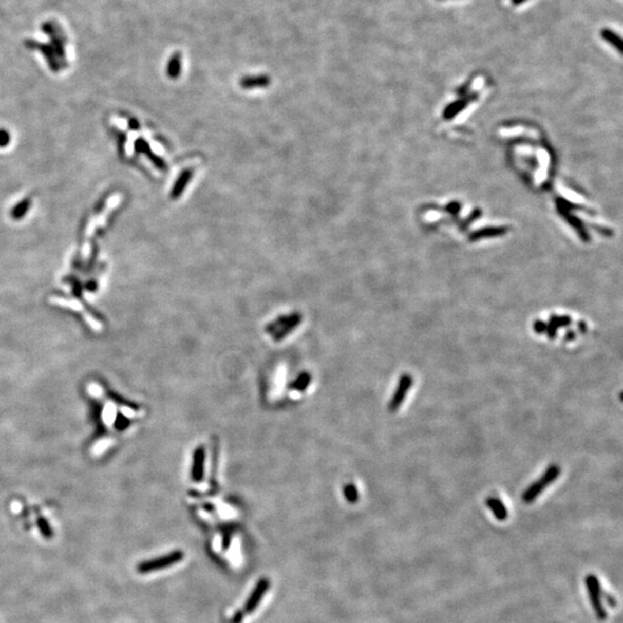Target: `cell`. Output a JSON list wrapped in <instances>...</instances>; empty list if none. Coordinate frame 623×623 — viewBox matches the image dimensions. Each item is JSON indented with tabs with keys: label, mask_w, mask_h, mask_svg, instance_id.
Returning a JSON list of instances; mask_svg holds the SVG:
<instances>
[{
	"label": "cell",
	"mask_w": 623,
	"mask_h": 623,
	"mask_svg": "<svg viewBox=\"0 0 623 623\" xmlns=\"http://www.w3.org/2000/svg\"><path fill=\"white\" fill-rule=\"evenodd\" d=\"M560 472H561V468L559 465L552 464L548 466L547 470L545 471V473L542 475L540 479L533 482V484L528 486L526 490L524 492V494L522 496L524 502L525 503L533 502V501H535L538 496L542 493V490H544L548 485H551L552 482L560 476Z\"/></svg>",
	"instance_id": "6da1fadb"
},
{
	"label": "cell",
	"mask_w": 623,
	"mask_h": 623,
	"mask_svg": "<svg viewBox=\"0 0 623 623\" xmlns=\"http://www.w3.org/2000/svg\"><path fill=\"white\" fill-rule=\"evenodd\" d=\"M576 338V332L574 330H568L564 334V341H574Z\"/></svg>",
	"instance_id": "ffe728a7"
},
{
	"label": "cell",
	"mask_w": 623,
	"mask_h": 623,
	"mask_svg": "<svg viewBox=\"0 0 623 623\" xmlns=\"http://www.w3.org/2000/svg\"><path fill=\"white\" fill-rule=\"evenodd\" d=\"M269 587H270L269 579H267V578H261L259 582H257L256 587L252 591L250 598L247 599L245 606H243V613L250 614V613L256 610V607H257V605H259V602L261 601L262 597H263L265 593L268 591Z\"/></svg>",
	"instance_id": "5b68a950"
},
{
	"label": "cell",
	"mask_w": 623,
	"mask_h": 623,
	"mask_svg": "<svg viewBox=\"0 0 623 623\" xmlns=\"http://www.w3.org/2000/svg\"><path fill=\"white\" fill-rule=\"evenodd\" d=\"M270 83V80L268 77L266 75H259V77H247L243 78L241 80V87L246 88V89H252V88H257V87H267Z\"/></svg>",
	"instance_id": "ba28073f"
},
{
	"label": "cell",
	"mask_w": 623,
	"mask_h": 623,
	"mask_svg": "<svg viewBox=\"0 0 623 623\" xmlns=\"http://www.w3.org/2000/svg\"><path fill=\"white\" fill-rule=\"evenodd\" d=\"M194 176V168L190 167V168H185L184 171H182L179 177H178L177 181L175 182V185H173V188L171 192V198L173 200H176L179 198V196L182 194V192L185 191L186 186L188 185V182L192 180V178Z\"/></svg>",
	"instance_id": "8992f818"
},
{
	"label": "cell",
	"mask_w": 623,
	"mask_h": 623,
	"mask_svg": "<svg viewBox=\"0 0 623 623\" xmlns=\"http://www.w3.org/2000/svg\"><path fill=\"white\" fill-rule=\"evenodd\" d=\"M486 504H487V507L492 510V513L494 514V516L498 518L499 521H504V519H507L508 510L500 499L488 498L486 500Z\"/></svg>",
	"instance_id": "52a82bcc"
},
{
	"label": "cell",
	"mask_w": 623,
	"mask_h": 623,
	"mask_svg": "<svg viewBox=\"0 0 623 623\" xmlns=\"http://www.w3.org/2000/svg\"><path fill=\"white\" fill-rule=\"evenodd\" d=\"M585 585H587V588H588L590 601H591V605H592L594 613H596V616L600 621L606 620L607 612L605 610V607H603V605H602L601 585H600V583H599V579L597 576L592 575V574L588 575L587 577H585Z\"/></svg>",
	"instance_id": "3957f363"
},
{
	"label": "cell",
	"mask_w": 623,
	"mask_h": 623,
	"mask_svg": "<svg viewBox=\"0 0 623 623\" xmlns=\"http://www.w3.org/2000/svg\"><path fill=\"white\" fill-rule=\"evenodd\" d=\"M182 559H184V552L175 551L172 553H168L166 555L156 557V559L154 560L141 562V563L138 565V573L148 574L154 573V571L157 570L165 569L167 567H171L178 563V562H180Z\"/></svg>",
	"instance_id": "7a4b0ae2"
},
{
	"label": "cell",
	"mask_w": 623,
	"mask_h": 623,
	"mask_svg": "<svg viewBox=\"0 0 623 623\" xmlns=\"http://www.w3.org/2000/svg\"><path fill=\"white\" fill-rule=\"evenodd\" d=\"M600 35L608 44H611L613 48H615L619 52H622V41L619 35L615 34V32L611 29H601Z\"/></svg>",
	"instance_id": "9c48e42d"
},
{
	"label": "cell",
	"mask_w": 623,
	"mask_h": 623,
	"mask_svg": "<svg viewBox=\"0 0 623 623\" xmlns=\"http://www.w3.org/2000/svg\"><path fill=\"white\" fill-rule=\"evenodd\" d=\"M525 2H527V0H512V3L515 5V6H518V5H521Z\"/></svg>",
	"instance_id": "7402d4cb"
},
{
	"label": "cell",
	"mask_w": 623,
	"mask_h": 623,
	"mask_svg": "<svg viewBox=\"0 0 623 623\" xmlns=\"http://www.w3.org/2000/svg\"><path fill=\"white\" fill-rule=\"evenodd\" d=\"M601 594H603V598H605L606 602H607L608 605H610L611 607H615V606H616V600H615L614 596H612V594H610V593H608V592L603 591L602 589H601Z\"/></svg>",
	"instance_id": "e0dca14e"
},
{
	"label": "cell",
	"mask_w": 623,
	"mask_h": 623,
	"mask_svg": "<svg viewBox=\"0 0 623 623\" xmlns=\"http://www.w3.org/2000/svg\"><path fill=\"white\" fill-rule=\"evenodd\" d=\"M412 383H413V379H412V376L409 375V374H404V375L401 376L400 381H398L397 389L389 403L390 412H396L398 407L402 405V403L405 400L407 391H409V389L412 387Z\"/></svg>",
	"instance_id": "277c9868"
},
{
	"label": "cell",
	"mask_w": 623,
	"mask_h": 623,
	"mask_svg": "<svg viewBox=\"0 0 623 623\" xmlns=\"http://www.w3.org/2000/svg\"><path fill=\"white\" fill-rule=\"evenodd\" d=\"M545 332H546V334H547L548 338L554 339L555 337H556V334H557V329H556V328H555L554 326H552L551 323H547V326H546V331H545Z\"/></svg>",
	"instance_id": "ac0fdd59"
},
{
	"label": "cell",
	"mask_w": 623,
	"mask_h": 623,
	"mask_svg": "<svg viewBox=\"0 0 623 623\" xmlns=\"http://www.w3.org/2000/svg\"><path fill=\"white\" fill-rule=\"evenodd\" d=\"M40 526H41V530H42L41 532L43 533V535H44L46 538L52 537V530H51L50 526L48 525V524L45 523V521H42V523L40 522Z\"/></svg>",
	"instance_id": "2e32d148"
},
{
	"label": "cell",
	"mask_w": 623,
	"mask_h": 623,
	"mask_svg": "<svg viewBox=\"0 0 623 623\" xmlns=\"http://www.w3.org/2000/svg\"><path fill=\"white\" fill-rule=\"evenodd\" d=\"M546 326L547 323L541 321V320H537L535 323H533V329L537 332V334H544L546 331Z\"/></svg>",
	"instance_id": "9a60e30c"
},
{
	"label": "cell",
	"mask_w": 623,
	"mask_h": 623,
	"mask_svg": "<svg viewBox=\"0 0 623 623\" xmlns=\"http://www.w3.org/2000/svg\"><path fill=\"white\" fill-rule=\"evenodd\" d=\"M29 205H30V200L27 199L25 201H21V202L13 209V212H12L13 218H15V219L22 218V216H25L26 213L28 212V209H29Z\"/></svg>",
	"instance_id": "8fae6325"
},
{
	"label": "cell",
	"mask_w": 623,
	"mask_h": 623,
	"mask_svg": "<svg viewBox=\"0 0 623 623\" xmlns=\"http://www.w3.org/2000/svg\"><path fill=\"white\" fill-rule=\"evenodd\" d=\"M179 72H180V62H179V59L176 57L171 60L170 66H168V75L172 78H177Z\"/></svg>",
	"instance_id": "4fadbf2b"
},
{
	"label": "cell",
	"mask_w": 623,
	"mask_h": 623,
	"mask_svg": "<svg viewBox=\"0 0 623 623\" xmlns=\"http://www.w3.org/2000/svg\"><path fill=\"white\" fill-rule=\"evenodd\" d=\"M344 493H345V498L348 499L350 501V502L353 503V502H355V501L358 500V490L352 485L346 486L345 489H344Z\"/></svg>",
	"instance_id": "7c38bea8"
},
{
	"label": "cell",
	"mask_w": 623,
	"mask_h": 623,
	"mask_svg": "<svg viewBox=\"0 0 623 623\" xmlns=\"http://www.w3.org/2000/svg\"><path fill=\"white\" fill-rule=\"evenodd\" d=\"M243 611H239L237 612V614H234L233 619H232V623H240L243 619Z\"/></svg>",
	"instance_id": "d6986e66"
},
{
	"label": "cell",
	"mask_w": 623,
	"mask_h": 623,
	"mask_svg": "<svg viewBox=\"0 0 623 623\" xmlns=\"http://www.w3.org/2000/svg\"><path fill=\"white\" fill-rule=\"evenodd\" d=\"M9 141H11V137L7 130L0 129V147H6Z\"/></svg>",
	"instance_id": "5bb4252c"
},
{
	"label": "cell",
	"mask_w": 623,
	"mask_h": 623,
	"mask_svg": "<svg viewBox=\"0 0 623 623\" xmlns=\"http://www.w3.org/2000/svg\"><path fill=\"white\" fill-rule=\"evenodd\" d=\"M578 327H579V330L582 331V332H585V331L588 330V326H587V323L583 322V321L578 322Z\"/></svg>",
	"instance_id": "44dd1931"
},
{
	"label": "cell",
	"mask_w": 623,
	"mask_h": 623,
	"mask_svg": "<svg viewBox=\"0 0 623 623\" xmlns=\"http://www.w3.org/2000/svg\"><path fill=\"white\" fill-rule=\"evenodd\" d=\"M571 317L567 316V315H551L550 316V321L548 323H551L552 326H554L556 329L557 328H564V327H569L571 325Z\"/></svg>",
	"instance_id": "30bf717a"
}]
</instances>
